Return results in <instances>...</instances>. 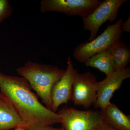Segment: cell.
<instances>
[{
	"label": "cell",
	"mask_w": 130,
	"mask_h": 130,
	"mask_svg": "<svg viewBox=\"0 0 130 130\" xmlns=\"http://www.w3.org/2000/svg\"><path fill=\"white\" fill-rule=\"evenodd\" d=\"M123 22V19H119L115 23L107 25L104 31L94 40L79 44L74 49L73 57L79 62L84 63L96 54L109 49L115 42L121 40Z\"/></svg>",
	"instance_id": "cell-3"
},
{
	"label": "cell",
	"mask_w": 130,
	"mask_h": 130,
	"mask_svg": "<svg viewBox=\"0 0 130 130\" xmlns=\"http://www.w3.org/2000/svg\"><path fill=\"white\" fill-rule=\"evenodd\" d=\"M103 120L116 130H130V118L115 103H111L101 108Z\"/></svg>",
	"instance_id": "cell-10"
},
{
	"label": "cell",
	"mask_w": 130,
	"mask_h": 130,
	"mask_svg": "<svg viewBox=\"0 0 130 130\" xmlns=\"http://www.w3.org/2000/svg\"><path fill=\"white\" fill-rule=\"evenodd\" d=\"M63 130H92L97 128L103 120L100 112L81 111L63 107L58 112Z\"/></svg>",
	"instance_id": "cell-5"
},
{
	"label": "cell",
	"mask_w": 130,
	"mask_h": 130,
	"mask_svg": "<svg viewBox=\"0 0 130 130\" xmlns=\"http://www.w3.org/2000/svg\"><path fill=\"white\" fill-rule=\"evenodd\" d=\"M12 6L8 0H0V25L13 14Z\"/></svg>",
	"instance_id": "cell-14"
},
{
	"label": "cell",
	"mask_w": 130,
	"mask_h": 130,
	"mask_svg": "<svg viewBox=\"0 0 130 130\" xmlns=\"http://www.w3.org/2000/svg\"><path fill=\"white\" fill-rule=\"evenodd\" d=\"M14 130H28L26 129V128H25V127H19V128H15V129Z\"/></svg>",
	"instance_id": "cell-18"
},
{
	"label": "cell",
	"mask_w": 130,
	"mask_h": 130,
	"mask_svg": "<svg viewBox=\"0 0 130 130\" xmlns=\"http://www.w3.org/2000/svg\"><path fill=\"white\" fill-rule=\"evenodd\" d=\"M127 0H104L90 15L83 19L84 29L90 31L89 41L97 37L101 26L107 21H116L119 9Z\"/></svg>",
	"instance_id": "cell-6"
},
{
	"label": "cell",
	"mask_w": 130,
	"mask_h": 130,
	"mask_svg": "<svg viewBox=\"0 0 130 130\" xmlns=\"http://www.w3.org/2000/svg\"><path fill=\"white\" fill-rule=\"evenodd\" d=\"M130 77V68H126L115 71L102 81L98 82L97 100L95 108H101L110 104L113 93L120 89L123 81Z\"/></svg>",
	"instance_id": "cell-9"
},
{
	"label": "cell",
	"mask_w": 130,
	"mask_h": 130,
	"mask_svg": "<svg viewBox=\"0 0 130 130\" xmlns=\"http://www.w3.org/2000/svg\"><path fill=\"white\" fill-rule=\"evenodd\" d=\"M16 71L28 81L47 108L52 111L51 90L54 85L63 76L65 70L53 65L29 61Z\"/></svg>",
	"instance_id": "cell-2"
},
{
	"label": "cell",
	"mask_w": 130,
	"mask_h": 130,
	"mask_svg": "<svg viewBox=\"0 0 130 130\" xmlns=\"http://www.w3.org/2000/svg\"><path fill=\"white\" fill-rule=\"evenodd\" d=\"M21 127L26 126L14 107L4 98L0 100V130Z\"/></svg>",
	"instance_id": "cell-11"
},
{
	"label": "cell",
	"mask_w": 130,
	"mask_h": 130,
	"mask_svg": "<svg viewBox=\"0 0 130 130\" xmlns=\"http://www.w3.org/2000/svg\"><path fill=\"white\" fill-rule=\"evenodd\" d=\"M115 63V71L126 68L130 61V47L121 40L115 42L109 49Z\"/></svg>",
	"instance_id": "cell-13"
},
{
	"label": "cell",
	"mask_w": 130,
	"mask_h": 130,
	"mask_svg": "<svg viewBox=\"0 0 130 130\" xmlns=\"http://www.w3.org/2000/svg\"><path fill=\"white\" fill-rule=\"evenodd\" d=\"M98 130H116L112 128L106 123L103 121H102L100 125L98 126Z\"/></svg>",
	"instance_id": "cell-17"
},
{
	"label": "cell",
	"mask_w": 130,
	"mask_h": 130,
	"mask_svg": "<svg viewBox=\"0 0 130 130\" xmlns=\"http://www.w3.org/2000/svg\"><path fill=\"white\" fill-rule=\"evenodd\" d=\"M67 65L63 76L54 85L51 90L52 111L55 112L61 105L67 104L71 99L73 81L78 72L70 57L68 58Z\"/></svg>",
	"instance_id": "cell-8"
},
{
	"label": "cell",
	"mask_w": 130,
	"mask_h": 130,
	"mask_svg": "<svg viewBox=\"0 0 130 130\" xmlns=\"http://www.w3.org/2000/svg\"><path fill=\"white\" fill-rule=\"evenodd\" d=\"M101 3L98 0H42L40 11L43 13L58 12L83 19L92 13Z\"/></svg>",
	"instance_id": "cell-4"
},
{
	"label": "cell",
	"mask_w": 130,
	"mask_h": 130,
	"mask_svg": "<svg viewBox=\"0 0 130 130\" xmlns=\"http://www.w3.org/2000/svg\"><path fill=\"white\" fill-rule=\"evenodd\" d=\"M92 130H98V127H97V128H95V129H93Z\"/></svg>",
	"instance_id": "cell-20"
},
{
	"label": "cell",
	"mask_w": 130,
	"mask_h": 130,
	"mask_svg": "<svg viewBox=\"0 0 130 130\" xmlns=\"http://www.w3.org/2000/svg\"><path fill=\"white\" fill-rule=\"evenodd\" d=\"M3 98H4V97L3 96V95H2V94H1V93H0V100H2Z\"/></svg>",
	"instance_id": "cell-19"
},
{
	"label": "cell",
	"mask_w": 130,
	"mask_h": 130,
	"mask_svg": "<svg viewBox=\"0 0 130 130\" xmlns=\"http://www.w3.org/2000/svg\"><path fill=\"white\" fill-rule=\"evenodd\" d=\"M121 30L123 32H130V13L128 19L126 21H123L121 24Z\"/></svg>",
	"instance_id": "cell-16"
},
{
	"label": "cell",
	"mask_w": 130,
	"mask_h": 130,
	"mask_svg": "<svg viewBox=\"0 0 130 130\" xmlns=\"http://www.w3.org/2000/svg\"><path fill=\"white\" fill-rule=\"evenodd\" d=\"M97 81L90 72L78 73L73 81L71 100L75 105L88 109L95 105L97 100Z\"/></svg>",
	"instance_id": "cell-7"
},
{
	"label": "cell",
	"mask_w": 130,
	"mask_h": 130,
	"mask_svg": "<svg viewBox=\"0 0 130 130\" xmlns=\"http://www.w3.org/2000/svg\"><path fill=\"white\" fill-rule=\"evenodd\" d=\"M28 130H63L62 128H56L51 126H44L39 125H32L26 128Z\"/></svg>",
	"instance_id": "cell-15"
},
{
	"label": "cell",
	"mask_w": 130,
	"mask_h": 130,
	"mask_svg": "<svg viewBox=\"0 0 130 130\" xmlns=\"http://www.w3.org/2000/svg\"><path fill=\"white\" fill-rule=\"evenodd\" d=\"M84 63L86 66L97 68L104 73L106 76H108L115 71L114 61L109 50L96 54Z\"/></svg>",
	"instance_id": "cell-12"
},
{
	"label": "cell",
	"mask_w": 130,
	"mask_h": 130,
	"mask_svg": "<svg viewBox=\"0 0 130 130\" xmlns=\"http://www.w3.org/2000/svg\"><path fill=\"white\" fill-rule=\"evenodd\" d=\"M31 89L23 77L1 74V94L14 107L26 128L32 125L51 126L60 123V115L42 105Z\"/></svg>",
	"instance_id": "cell-1"
},
{
	"label": "cell",
	"mask_w": 130,
	"mask_h": 130,
	"mask_svg": "<svg viewBox=\"0 0 130 130\" xmlns=\"http://www.w3.org/2000/svg\"><path fill=\"white\" fill-rule=\"evenodd\" d=\"M2 73L0 72V76H1V74Z\"/></svg>",
	"instance_id": "cell-21"
}]
</instances>
